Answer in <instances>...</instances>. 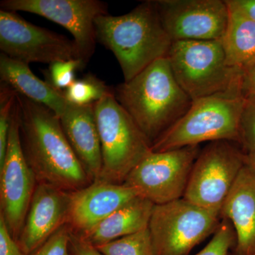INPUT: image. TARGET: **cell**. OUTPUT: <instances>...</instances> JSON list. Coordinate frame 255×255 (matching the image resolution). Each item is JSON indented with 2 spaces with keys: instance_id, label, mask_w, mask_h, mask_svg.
<instances>
[{
  "instance_id": "836d02e7",
  "label": "cell",
  "mask_w": 255,
  "mask_h": 255,
  "mask_svg": "<svg viewBox=\"0 0 255 255\" xmlns=\"http://www.w3.org/2000/svg\"></svg>"
},
{
  "instance_id": "ba28073f",
  "label": "cell",
  "mask_w": 255,
  "mask_h": 255,
  "mask_svg": "<svg viewBox=\"0 0 255 255\" xmlns=\"http://www.w3.org/2000/svg\"><path fill=\"white\" fill-rule=\"evenodd\" d=\"M245 157L246 154L231 141L210 142L194 162L183 198L221 214L228 194L246 165Z\"/></svg>"
},
{
  "instance_id": "1f68e13d",
  "label": "cell",
  "mask_w": 255,
  "mask_h": 255,
  "mask_svg": "<svg viewBox=\"0 0 255 255\" xmlns=\"http://www.w3.org/2000/svg\"><path fill=\"white\" fill-rule=\"evenodd\" d=\"M245 164H246L247 167H249L255 174V152H253V153H246Z\"/></svg>"
},
{
  "instance_id": "f546056e",
  "label": "cell",
  "mask_w": 255,
  "mask_h": 255,
  "mask_svg": "<svg viewBox=\"0 0 255 255\" xmlns=\"http://www.w3.org/2000/svg\"><path fill=\"white\" fill-rule=\"evenodd\" d=\"M243 92L245 97H255V64L243 75Z\"/></svg>"
},
{
  "instance_id": "4dcf8cb0",
  "label": "cell",
  "mask_w": 255,
  "mask_h": 255,
  "mask_svg": "<svg viewBox=\"0 0 255 255\" xmlns=\"http://www.w3.org/2000/svg\"><path fill=\"white\" fill-rule=\"evenodd\" d=\"M233 4L255 21V0H231Z\"/></svg>"
},
{
  "instance_id": "603a6c76",
  "label": "cell",
  "mask_w": 255,
  "mask_h": 255,
  "mask_svg": "<svg viewBox=\"0 0 255 255\" xmlns=\"http://www.w3.org/2000/svg\"><path fill=\"white\" fill-rule=\"evenodd\" d=\"M17 92L7 84L0 85V167L4 164L7 149L11 119L16 102Z\"/></svg>"
},
{
  "instance_id": "30bf717a",
  "label": "cell",
  "mask_w": 255,
  "mask_h": 255,
  "mask_svg": "<svg viewBox=\"0 0 255 255\" xmlns=\"http://www.w3.org/2000/svg\"><path fill=\"white\" fill-rule=\"evenodd\" d=\"M0 50L28 64L82 60L73 39L28 22L16 11L4 9L0 10Z\"/></svg>"
},
{
  "instance_id": "d6986e66",
  "label": "cell",
  "mask_w": 255,
  "mask_h": 255,
  "mask_svg": "<svg viewBox=\"0 0 255 255\" xmlns=\"http://www.w3.org/2000/svg\"><path fill=\"white\" fill-rule=\"evenodd\" d=\"M154 206L151 201L138 196L90 229L76 236L97 248L140 232L148 228Z\"/></svg>"
},
{
  "instance_id": "3957f363",
  "label": "cell",
  "mask_w": 255,
  "mask_h": 255,
  "mask_svg": "<svg viewBox=\"0 0 255 255\" xmlns=\"http://www.w3.org/2000/svg\"><path fill=\"white\" fill-rule=\"evenodd\" d=\"M97 41L114 53L124 82L161 58H167L172 41L163 26L155 1H145L128 14L103 15L96 19Z\"/></svg>"
},
{
  "instance_id": "f1b7e54d",
  "label": "cell",
  "mask_w": 255,
  "mask_h": 255,
  "mask_svg": "<svg viewBox=\"0 0 255 255\" xmlns=\"http://www.w3.org/2000/svg\"><path fill=\"white\" fill-rule=\"evenodd\" d=\"M70 248L72 255H102L95 248L82 241L72 232L70 234Z\"/></svg>"
},
{
  "instance_id": "5b68a950",
  "label": "cell",
  "mask_w": 255,
  "mask_h": 255,
  "mask_svg": "<svg viewBox=\"0 0 255 255\" xmlns=\"http://www.w3.org/2000/svg\"><path fill=\"white\" fill-rule=\"evenodd\" d=\"M167 58L174 78L192 101L243 90L244 73L228 65L221 40L173 41Z\"/></svg>"
},
{
  "instance_id": "cb8c5ba5",
  "label": "cell",
  "mask_w": 255,
  "mask_h": 255,
  "mask_svg": "<svg viewBox=\"0 0 255 255\" xmlns=\"http://www.w3.org/2000/svg\"><path fill=\"white\" fill-rule=\"evenodd\" d=\"M236 245V234L232 223L223 219L209 244L195 255H228L230 249Z\"/></svg>"
},
{
  "instance_id": "277c9868",
  "label": "cell",
  "mask_w": 255,
  "mask_h": 255,
  "mask_svg": "<svg viewBox=\"0 0 255 255\" xmlns=\"http://www.w3.org/2000/svg\"><path fill=\"white\" fill-rule=\"evenodd\" d=\"M245 101L241 90L192 101L187 113L152 144L151 150L164 152L218 140L238 142Z\"/></svg>"
},
{
  "instance_id": "2e32d148",
  "label": "cell",
  "mask_w": 255,
  "mask_h": 255,
  "mask_svg": "<svg viewBox=\"0 0 255 255\" xmlns=\"http://www.w3.org/2000/svg\"><path fill=\"white\" fill-rule=\"evenodd\" d=\"M59 119L65 136L87 173L93 182L98 180L102 154L95 104L79 106L68 103Z\"/></svg>"
},
{
  "instance_id": "4fadbf2b",
  "label": "cell",
  "mask_w": 255,
  "mask_h": 255,
  "mask_svg": "<svg viewBox=\"0 0 255 255\" xmlns=\"http://www.w3.org/2000/svg\"><path fill=\"white\" fill-rule=\"evenodd\" d=\"M155 4L172 42L219 41L227 28L226 0H157Z\"/></svg>"
},
{
  "instance_id": "8992f818",
  "label": "cell",
  "mask_w": 255,
  "mask_h": 255,
  "mask_svg": "<svg viewBox=\"0 0 255 255\" xmlns=\"http://www.w3.org/2000/svg\"><path fill=\"white\" fill-rule=\"evenodd\" d=\"M102 147L100 182L123 184L132 169L151 151V143L116 99L114 92L95 103Z\"/></svg>"
},
{
  "instance_id": "7402d4cb",
  "label": "cell",
  "mask_w": 255,
  "mask_h": 255,
  "mask_svg": "<svg viewBox=\"0 0 255 255\" xmlns=\"http://www.w3.org/2000/svg\"><path fill=\"white\" fill-rule=\"evenodd\" d=\"M95 248L102 255H155L148 228Z\"/></svg>"
},
{
  "instance_id": "9c48e42d",
  "label": "cell",
  "mask_w": 255,
  "mask_h": 255,
  "mask_svg": "<svg viewBox=\"0 0 255 255\" xmlns=\"http://www.w3.org/2000/svg\"><path fill=\"white\" fill-rule=\"evenodd\" d=\"M200 152L199 145L164 152L151 150L132 169L124 184L155 205L182 199Z\"/></svg>"
},
{
  "instance_id": "5bb4252c",
  "label": "cell",
  "mask_w": 255,
  "mask_h": 255,
  "mask_svg": "<svg viewBox=\"0 0 255 255\" xmlns=\"http://www.w3.org/2000/svg\"><path fill=\"white\" fill-rule=\"evenodd\" d=\"M70 192L37 183L17 243L26 255L38 249L68 223Z\"/></svg>"
},
{
  "instance_id": "9a60e30c",
  "label": "cell",
  "mask_w": 255,
  "mask_h": 255,
  "mask_svg": "<svg viewBox=\"0 0 255 255\" xmlns=\"http://www.w3.org/2000/svg\"><path fill=\"white\" fill-rule=\"evenodd\" d=\"M135 189L125 184L96 181L70 192L68 223L71 232L80 234L138 197Z\"/></svg>"
},
{
  "instance_id": "4316f807",
  "label": "cell",
  "mask_w": 255,
  "mask_h": 255,
  "mask_svg": "<svg viewBox=\"0 0 255 255\" xmlns=\"http://www.w3.org/2000/svg\"><path fill=\"white\" fill-rule=\"evenodd\" d=\"M71 230L64 225L41 246L29 255H71L70 243Z\"/></svg>"
},
{
  "instance_id": "7a4b0ae2",
  "label": "cell",
  "mask_w": 255,
  "mask_h": 255,
  "mask_svg": "<svg viewBox=\"0 0 255 255\" xmlns=\"http://www.w3.org/2000/svg\"><path fill=\"white\" fill-rule=\"evenodd\" d=\"M114 95L151 145L187 113L192 100L174 78L167 58L114 88Z\"/></svg>"
},
{
  "instance_id": "484cf974",
  "label": "cell",
  "mask_w": 255,
  "mask_h": 255,
  "mask_svg": "<svg viewBox=\"0 0 255 255\" xmlns=\"http://www.w3.org/2000/svg\"><path fill=\"white\" fill-rule=\"evenodd\" d=\"M86 64L82 60H70L50 64L48 70L50 83L58 90H67L75 81V72Z\"/></svg>"
},
{
  "instance_id": "ac0fdd59",
  "label": "cell",
  "mask_w": 255,
  "mask_h": 255,
  "mask_svg": "<svg viewBox=\"0 0 255 255\" xmlns=\"http://www.w3.org/2000/svg\"><path fill=\"white\" fill-rule=\"evenodd\" d=\"M29 64L0 55V79L28 100L48 107L60 118L68 102L64 91L58 90L49 82L36 77L29 68Z\"/></svg>"
},
{
  "instance_id": "7c38bea8",
  "label": "cell",
  "mask_w": 255,
  "mask_h": 255,
  "mask_svg": "<svg viewBox=\"0 0 255 255\" xmlns=\"http://www.w3.org/2000/svg\"><path fill=\"white\" fill-rule=\"evenodd\" d=\"M1 9L43 16L68 30L85 64L95 53V21L108 14L107 3L98 0H2Z\"/></svg>"
},
{
  "instance_id": "6da1fadb",
  "label": "cell",
  "mask_w": 255,
  "mask_h": 255,
  "mask_svg": "<svg viewBox=\"0 0 255 255\" xmlns=\"http://www.w3.org/2000/svg\"><path fill=\"white\" fill-rule=\"evenodd\" d=\"M18 94V93H17ZM23 152L37 183L74 192L93 183L48 107L18 94Z\"/></svg>"
},
{
  "instance_id": "e0dca14e",
  "label": "cell",
  "mask_w": 255,
  "mask_h": 255,
  "mask_svg": "<svg viewBox=\"0 0 255 255\" xmlns=\"http://www.w3.org/2000/svg\"><path fill=\"white\" fill-rule=\"evenodd\" d=\"M221 217L229 220L236 234L233 255L255 253V174L244 166L221 210Z\"/></svg>"
},
{
  "instance_id": "d4e9b609",
  "label": "cell",
  "mask_w": 255,
  "mask_h": 255,
  "mask_svg": "<svg viewBox=\"0 0 255 255\" xmlns=\"http://www.w3.org/2000/svg\"><path fill=\"white\" fill-rule=\"evenodd\" d=\"M238 142L246 154L255 152V97H246L240 119Z\"/></svg>"
},
{
  "instance_id": "8fae6325",
  "label": "cell",
  "mask_w": 255,
  "mask_h": 255,
  "mask_svg": "<svg viewBox=\"0 0 255 255\" xmlns=\"http://www.w3.org/2000/svg\"><path fill=\"white\" fill-rule=\"evenodd\" d=\"M36 185V176L26 160L21 144L17 97L6 157L0 167V215L16 241L22 230Z\"/></svg>"
},
{
  "instance_id": "44dd1931",
  "label": "cell",
  "mask_w": 255,
  "mask_h": 255,
  "mask_svg": "<svg viewBox=\"0 0 255 255\" xmlns=\"http://www.w3.org/2000/svg\"><path fill=\"white\" fill-rule=\"evenodd\" d=\"M113 91L114 88L107 86L105 82L87 74L64 90V95L68 103L83 106L95 104Z\"/></svg>"
},
{
  "instance_id": "ffe728a7",
  "label": "cell",
  "mask_w": 255,
  "mask_h": 255,
  "mask_svg": "<svg viewBox=\"0 0 255 255\" xmlns=\"http://www.w3.org/2000/svg\"><path fill=\"white\" fill-rule=\"evenodd\" d=\"M226 2L229 18L221 39L223 50L228 65L244 73L255 64V21L231 0Z\"/></svg>"
},
{
  "instance_id": "83f0119b",
  "label": "cell",
  "mask_w": 255,
  "mask_h": 255,
  "mask_svg": "<svg viewBox=\"0 0 255 255\" xmlns=\"http://www.w3.org/2000/svg\"><path fill=\"white\" fill-rule=\"evenodd\" d=\"M0 255H26L10 233L4 218L0 215Z\"/></svg>"
},
{
  "instance_id": "52a82bcc",
  "label": "cell",
  "mask_w": 255,
  "mask_h": 255,
  "mask_svg": "<svg viewBox=\"0 0 255 255\" xmlns=\"http://www.w3.org/2000/svg\"><path fill=\"white\" fill-rule=\"evenodd\" d=\"M221 216L184 198L154 206L148 229L155 255H189L216 232Z\"/></svg>"
},
{
  "instance_id": "d6a6232c",
  "label": "cell",
  "mask_w": 255,
  "mask_h": 255,
  "mask_svg": "<svg viewBox=\"0 0 255 255\" xmlns=\"http://www.w3.org/2000/svg\"><path fill=\"white\" fill-rule=\"evenodd\" d=\"M255 255V254H253V255Z\"/></svg>"
}]
</instances>
